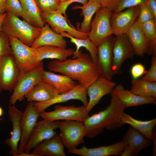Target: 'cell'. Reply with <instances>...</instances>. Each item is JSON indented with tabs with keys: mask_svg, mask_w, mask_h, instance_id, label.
I'll list each match as a JSON object with an SVG mask.
<instances>
[{
	"mask_svg": "<svg viewBox=\"0 0 156 156\" xmlns=\"http://www.w3.org/2000/svg\"><path fill=\"white\" fill-rule=\"evenodd\" d=\"M64 147L59 135L56 134L37 145L31 153L35 156H65Z\"/></svg>",
	"mask_w": 156,
	"mask_h": 156,
	"instance_id": "obj_22",
	"label": "cell"
},
{
	"mask_svg": "<svg viewBox=\"0 0 156 156\" xmlns=\"http://www.w3.org/2000/svg\"><path fill=\"white\" fill-rule=\"evenodd\" d=\"M130 90L137 95L144 97H156V82L149 81L142 78L133 79Z\"/></svg>",
	"mask_w": 156,
	"mask_h": 156,
	"instance_id": "obj_31",
	"label": "cell"
},
{
	"mask_svg": "<svg viewBox=\"0 0 156 156\" xmlns=\"http://www.w3.org/2000/svg\"><path fill=\"white\" fill-rule=\"evenodd\" d=\"M3 111L1 107L0 106V117H1L3 115Z\"/></svg>",
	"mask_w": 156,
	"mask_h": 156,
	"instance_id": "obj_48",
	"label": "cell"
},
{
	"mask_svg": "<svg viewBox=\"0 0 156 156\" xmlns=\"http://www.w3.org/2000/svg\"><path fill=\"white\" fill-rule=\"evenodd\" d=\"M115 36L112 35L104 39L97 46V58L96 64L100 74L112 81L113 48Z\"/></svg>",
	"mask_w": 156,
	"mask_h": 156,
	"instance_id": "obj_8",
	"label": "cell"
},
{
	"mask_svg": "<svg viewBox=\"0 0 156 156\" xmlns=\"http://www.w3.org/2000/svg\"><path fill=\"white\" fill-rule=\"evenodd\" d=\"M6 1V0H0V16L6 13L5 9Z\"/></svg>",
	"mask_w": 156,
	"mask_h": 156,
	"instance_id": "obj_45",
	"label": "cell"
},
{
	"mask_svg": "<svg viewBox=\"0 0 156 156\" xmlns=\"http://www.w3.org/2000/svg\"><path fill=\"white\" fill-rule=\"evenodd\" d=\"M59 94L49 84L41 80L25 96L28 102H41L48 101Z\"/></svg>",
	"mask_w": 156,
	"mask_h": 156,
	"instance_id": "obj_25",
	"label": "cell"
},
{
	"mask_svg": "<svg viewBox=\"0 0 156 156\" xmlns=\"http://www.w3.org/2000/svg\"><path fill=\"white\" fill-rule=\"evenodd\" d=\"M8 112L12 124V131L10 132L11 136L5 140V143L10 148L9 155L17 156L18 144L22 134L21 121L23 112L16 107L15 105H9Z\"/></svg>",
	"mask_w": 156,
	"mask_h": 156,
	"instance_id": "obj_17",
	"label": "cell"
},
{
	"mask_svg": "<svg viewBox=\"0 0 156 156\" xmlns=\"http://www.w3.org/2000/svg\"><path fill=\"white\" fill-rule=\"evenodd\" d=\"M44 70L43 62L36 68L20 73L13 92L9 100L10 105H15L22 101L25 96L42 80Z\"/></svg>",
	"mask_w": 156,
	"mask_h": 156,
	"instance_id": "obj_5",
	"label": "cell"
},
{
	"mask_svg": "<svg viewBox=\"0 0 156 156\" xmlns=\"http://www.w3.org/2000/svg\"><path fill=\"white\" fill-rule=\"evenodd\" d=\"M87 88L78 84L70 90L58 94L48 101L41 102H32L33 106L36 111L40 114L53 105L72 100H79L83 103V105L86 107L88 102L87 99Z\"/></svg>",
	"mask_w": 156,
	"mask_h": 156,
	"instance_id": "obj_14",
	"label": "cell"
},
{
	"mask_svg": "<svg viewBox=\"0 0 156 156\" xmlns=\"http://www.w3.org/2000/svg\"><path fill=\"white\" fill-rule=\"evenodd\" d=\"M145 0H121L113 12H118L129 8L144 3Z\"/></svg>",
	"mask_w": 156,
	"mask_h": 156,
	"instance_id": "obj_38",
	"label": "cell"
},
{
	"mask_svg": "<svg viewBox=\"0 0 156 156\" xmlns=\"http://www.w3.org/2000/svg\"><path fill=\"white\" fill-rule=\"evenodd\" d=\"M59 135L64 146L68 150L75 148L84 142L86 131L83 122L73 120L60 122Z\"/></svg>",
	"mask_w": 156,
	"mask_h": 156,
	"instance_id": "obj_7",
	"label": "cell"
},
{
	"mask_svg": "<svg viewBox=\"0 0 156 156\" xmlns=\"http://www.w3.org/2000/svg\"><path fill=\"white\" fill-rule=\"evenodd\" d=\"M17 156H35L32 153H27L24 151L18 153Z\"/></svg>",
	"mask_w": 156,
	"mask_h": 156,
	"instance_id": "obj_46",
	"label": "cell"
},
{
	"mask_svg": "<svg viewBox=\"0 0 156 156\" xmlns=\"http://www.w3.org/2000/svg\"><path fill=\"white\" fill-rule=\"evenodd\" d=\"M140 9V5L117 12H113L110 24L113 34L116 36L126 33L137 21Z\"/></svg>",
	"mask_w": 156,
	"mask_h": 156,
	"instance_id": "obj_13",
	"label": "cell"
},
{
	"mask_svg": "<svg viewBox=\"0 0 156 156\" xmlns=\"http://www.w3.org/2000/svg\"><path fill=\"white\" fill-rule=\"evenodd\" d=\"M49 71L65 75L88 88L100 75L90 55L81 53L77 57L49 62Z\"/></svg>",
	"mask_w": 156,
	"mask_h": 156,
	"instance_id": "obj_1",
	"label": "cell"
},
{
	"mask_svg": "<svg viewBox=\"0 0 156 156\" xmlns=\"http://www.w3.org/2000/svg\"><path fill=\"white\" fill-rule=\"evenodd\" d=\"M126 108L113 90L109 105L104 110L89 116L83 122L85 136L93 138L102 132L104 129L114 130L124 125L121 117Z\"/></svg>",
	"mask_w": 156,
	"mask_h": 156,
	"instance_id": "obj_2",
	"label": "cell"
},
{
	"mask_svg": "<svg viewBox=\"0 0 156 156\" xmlns=\"http://www.w3.org/2000/svg\"><path fill=\"white\" fill-rule=\"evenodd\" d=\"M40 114L35 109L33 102H29L23 113L21 121L22 134L18 147V154L24 151L28 138Z\"/></svg>",
	"mask_w": 156,
	"mask_h": 156,
	"instance_id": "obj_19",
	"label": "cell"
},
{
	"mask_svg": "<svg viewBox=\"0 0 156 156\" xmlns=\"http://www.w3.org/2000/svg\"><path fill=\"white\" fill-rule=\"evenodd\" d=\"M60 122L44 119L37 122L28 138L24 151L29 153L39 143L57 134L55 130L59 129Z\"/></svg>",
	"mask_w": 156,
	"mask_h": 156,
	"instance_id": "obj_12",
	"label": "cell"
},
{
	"mask_svg": "<svg viewBox=\"0 0 156 156\" xmlns=\"http://www.w3.org/2000/svg\"><path fill=\"white\" fill-rule=\"evenodd\" d=\"M101 7V4L97 0H88L85 5L73 6V10L81 9L83 16V20L78 30L81 32L88 33L90 29L92 18L96 12Z\"/></svg>",
	"mask_w": 156,
	"mask_h": 156,
	"instance_id": "obj_26",
	"label": "cell"
},
{
	"mask_svg": "<svg viewBox=\"0 0 156 156\" xmlns=\"http://www.w3.org/2000/svg\"><path fill=\"white\" fill-rule=\"evenodd\" d=\"M12 54L9 36L4 32L0 31V57Z\"/></svg>",
	"mask_w": 156,
	"mask_h": 156,
	"instance_id": "obj_36",
	"label": "cell"
},
{
	"mask_svg": "<svg viewBox=\"0 0 156 156\" xmlns=\"http://www.w3.org/2000/svg\"><path fill=\"white\" fill-rule=\"evenodd\" d=\"M138 132L137 130L131 126L129 127L121 140L124 143L125 146L131 143Z\"/></svg>",
	"mask_w": 156,
	"mask_h": 156,
	"instance_id": "obj_42",
	"label": "cell"
},
{
	"mask_svg": "<svg viewBox=\"0 0 156 156\" xmlns=\"http://www.w3.org/2000/svg\"><path fill=\"white\" fill-rule=\"evenodd\" d=\"M134 50L135 55L141 57L146 54L151 55L149 42L137 21L126 33Z\"/></svg>",
	"mask_w": 156,
	"mask_h": 156,
	"instance_id": "obj_18",
	"label": "cell"
},
{
	"mask_svg": "<svg viewBox=\"0 0 156 156\" xmlns=\"http://www.w3.org/2000/svg\"><path fill=\"white\" fill-rule=\"evenodd\" d=\"M58 1L60 2H62V1H64L66 0H58Z\"/></svg>",
	"mask_w": 156,
	"mask_h": 156,
	"instance_id": "obj_49",
	"label": "cell"
},
{
	"mask_svg": "<svg viewBox=\"0 0 156 156\" xmlns=\"http://www.w3.org/2000/svg\"><path fill=\"white\" fill-rule=\"evenodd\" d=\"M146 70L145 67L142 64L137 63L133 65L130 69V74L133 79L140 78L145 74Z\"/></svg>",
	"mask_w": 156,
	"mask_h": 156,
	"instance_id": "obj_41",
	"label": "cell"
},
{
	"mask_svg": "<svg viewBox=\"0 0 156 156\" xmlns=\"http://www.w3.org/2000/svg\"><path fill=\"white\" fill-rule=\"evenodd\" d=\"M20 74L12 54L0 57V93L12 91Z\"/></svg>",
	"mask_w": 156,
	"mask_h": 156,
	"instance_id": "obj_9",
	"label": "cell"
},
{
	"mask_svg": "<svg viewBox=\"0 0 156 156\" xmlns=\"http://www.w3.org/2000/svg\"><path fill=\"white\" fill-rule=\"evenodd\" d=\"M5 9L6 12L12 13L18 17H22L27 22V19L19 0H6Z\"/></svg>",
	"mask_w": 156,
	"mask_h": 156,
	"instance_id": "obj_34",
	"label": "cell"
},
{
	"mask_svg": "<svg viewBox=\"0 0 156 156\" xmlns=\"http://www.w3.org/2000/svg\"><path fill=\"white\" fill-rule=\"evenodd\" d=\"M54 109L51 111L42 112L40 116L43 119L51 121L73 120L83 122L89 116V113L84 105L75 107L57 105Z\"/></svg>",
	"mask_w": 156,
	"mask_h": 156,
	"instance_id": "obj_10",
	"label": "cell"
},
{
	"mask_svg": "<svg viewBox=\"0 0 156 156\" xmlns=\"http://www.w3.org/2000/svg\"><path fill=\"white\" fill-rule=\"evenodd\" d=\"M61 34L54 31L47 24L41 28L40 33L31 47L36 49L44 46H51L66 48L67 42Z\"/></svg>",
	"mask_w": 156,
	"mask_h": 156,
	"instance_id": "obj_21",
	"label": "cell"
},
{
	"mask_svg": "<svg viewBox=\"0 0 156 156\" xmlns=\"http://www.w3.org/2000/svg\"><path fill=\"white\" fill-rule=\"evenodd\" d=\"M102 7L106 8L113 12L121 0H97Z\"/></svg>",
	"mask_w": 156,
	"mask_h": 156,
	"instance_id": "obj_43",
	"label": "cell"
},
{
	"mask_svg": "<svg viewBox=\"0 0 156 156\" xmlns=\"http://www.w3.org/2000/svg\"><path fill=\"white\" fill-rule=\"evenodd\" d=\"M41 15L44 22L56 33L64 31L77 38H88V33L81 32L69 24L66 17L56 11L41 12Z\"/></svg>",
	"mask_w": 156,
	"mask_h": 156,
	"instance_id": "obj_15",
	"label": "cell"
},
{
	"mask_svg": "<svg viewBox=\"0 0 156 156\" xmlns=\"http://www.w3.org/2000/svg\"><path fill=\"white\" fill-rule=\"evenodd\" d=\"M123 125L128 124L151 140L154 135L153 129L156 124V119L148 121H142L135 119L124 112L121 117Z\"/></svg>",
	"mask_w": 156,
	"mask_h": 156,
	"instance_id": "obj_28",
	"label": "cell"
},
{
	"mask_svg": "<svg viewBox=\"0 0 156 156\" xmlns=\"http://www.w3.org/2000/svg\"><path fill=\"white\" fill-rule=\"evenodd\" d=\"M42 80L53 86L59 94L68 92L79 84L76 81L65 75L45 70L42 74Z\"/></svg>",
	"mask_w": 156,
	"mask_h": 156,
	"instance_id": "obj_24",
	"label": "cell"
},
{
	"mask_svg": "<svg viewBox=\"0 0 156 156\" xmlns=\"http://www.w3.org/2000/svg\"><path fill=\"white\" fill-rule=\"evenodd\" d=\"M9 36L12 54L20 73L30 70L43 62L38 61L36 49L26 45L16 38Z\"/></svg>",
	"mask_w": 156,
	"mask_h": 156,
	"instance_id": "obj_4",
	"label": "cell"
},
{
	"mask_svg": "<svg viewBox=\"0 0 156 156\" xmlns=\"http://www.w3.org/2000/svg\"><path fill=\"white\" fill-rule=\"evenodd\" d=\"M40 12L57 10L60 4L58 0H35Z\"/></svg>",
	"mask_w": 156,
	"mask_h": 156,
	"instance_id": "obj_35",
	"label": "cell"
},
{
	"mask_svg": "<svg viewBox=\"0 0 156 156\" xmlns=\"http://www.w3.org/2000/svg\"><path fill=\"white\" fill-rule=\"evenodd\" d=\"M88 0H66L60 3L58 7L56 10L59 13L62 14L67 19L69 24L72 25L70 22L66 15V11L68 7L71 4L74 2L81 3L82 5L86 4Z\"/></svg>",
	"mask_w": 156,
	"mask_h": 156,
	"instance_id": "obj_39",
	"label": "cell"
},
{
	"mask_svg": "<svg viewBox=\"0 0 156 156\" xmlns=\"http://www.w3.org/2000/svg\"><path fill=\"white\" fill-rule=\"evenodd\" d=\"M135 53L126 33L115 36L113 48V75L122 73V66L125 61L132 59Z\"/></svg>",
	"mask_w": 156,
	"mask_h": 156,
	"instance_id": "obj_11",
	"label": "cell"
},
{
	"mask_svg": "<svg viewBox=\"0 0 156 156\" xmlns=\"http://www.w3.org/2000/svg\"><path fill=\"white\" fill-rule=\"evenodd\" d=\"M38 60L41 62L46 59L60 60H65L73 54L75 50L72 48H62L51 46H44L36 49Z\"/></svg>",
	"mask_w": 156,
	"mask_h": 156,
	"instance_id": "obj_27",
	"label": "cell"
},
{
	"mask_svg": "<svg viewBox=\"0 0 156 156\" xmlns=\"http://www.w3.org/2000/svg\"><path fill=\"white\" fill-rule=\"evenodd\" d=\"M6 14V13L0 16V31H1L3 23Z\"/></svg>",
	"mask_w": 156,
	"mask_h": 156,
	"instance_id": "obj_47",
	"label": "cell"
},
{
	"mask_svg": "<svg viewBox=\"0 0 156 156\" xmlns=\"http://www.w3.org/2000/svg\"><path fill=\"white\" fill-rule=\"evenodd\" d=\"M142 78L149 81L156 82V56H153L150 67Z\"/></svg>",
	"mask_w": 156,
	"mask_h": 156,
	"instance_id": "obj_40",
	"label": "cell"
},
{
	"mask_svg": "<svg viewBox=\"0 0 156 156\" xmlns=\"http://www.w3.org/2000/svg\"><path fill=\"white\" fill-rule=\"evenodd\" d=\"M112 12L102 7L96 12L92 20L88 37L96 47L104 39L113 34L110 24Z\"/></svg>",
	"mask_w": 156,
	"mask_h": 156,
	"instance_id": "obj_6",
	"label": "cell"
},
{
	"mask_svg": "<svg viewBox=\"0 0 156 156\" xmlns=\"http://www.w3.org/2000/svg\"><path fill=\"white\" fill-rule=\"evenodd\" d=\"M41 28L34 27L10 12H7L1 31L9 36L16 38L26 45L31 47L40 34Z\"/></svg>",
	"mask_w": 156,
	"mask_h": 156,
	"instance_id": "obj_3",
	"label": "cell"
},
{
	"mask_svg": "<svg viewBox=\"0 0 156 156\" xmlns=\"http://www.w3.org/2000/svg\"><path fill=\"white\" fill-rule=\"evenodd\" d=\"M116 85V82L100 75L87 89L89 100L86 108L88 112H90L103 96L111 93Z\"/></svg>",
	"mask_w": 156,
	"mask_h": 156,
	"instance_id": "obj_16",
	"label": "cell"
},
{
	"mask_svg": "<svg viewBox=\"0 0 156 156\" xmlns=\"http://www.w3.org/2000/svg\"><path fill=\"white\" fill-rule=\"evenodd\" d=\"M142 31L149 42L151 55L156 56V19H153L147 22L140 24Z\"/></svg>",
	"mask_w": 156,
	"mask_h": 156,
	"instance_id": "obj_32",
	"label": "cell"
},
{
	"mask_svg": "<svg viewBox=\"0 0 156 156\" xmlns=\"http://www.w3.org/2000/svg\"><path fill=\"white\" fill-rule=\"evenodd\" d=\"M113 92L126 108L146 104H156V97L137 95L125 89L121 84L116 85Z\"/></svg>",
	"mask_w": 156,
	"mask_h": 156,
	"instance_id": "obj_23",
	"label": "cell"
},
{
	"mask_svg": "<svg viewBox=\"0 0 156 156\" xmlns=\"http://www.w3.org/2000/svg\"><path fill=\"white\" fill-rule=\"evenodd\" d=\"M144 3L152 12L156 19V0H145Z\"/></svg>",
	"mask_w": 156,
	"mask_h": 156,
	"instance_id": "obj_44",
	"label": "cell"
},
{
	"mask_svg": "<svg viewBox=\"0 0 156 156\" xmlns=\"http://www.w3.org/2000/svg\"><path fill=\"white\" fill-rule=\"evenodd\" d=\"M151 143L150 140L138 131L131 143L128 145L133 149L132 156L138 154L142 149L149 146Z\"/></svg>",
	"mask_w": 156,
	"mask_h": 156,
	"instance_id": "obj_33",
	"label": "cell"
},
{
	"mask_svg": "<svg viewBox=\"0 0 156 156\" xmlns=\"http://www.w3.org/2000/svg\"><path fill=\"white\" fill-rule=\"evenodd\" d=\"M125 145L121 141L111 145L99 147L88 148L83 146L80 148H75L68 151L69 153L81 156H118L120 155Z\"/></svg>",
	"mask_w": 156,
	"mask_h": 156,
	"instance_id": "obj_20",
	"label": "cell"
},
{
	"mask_svg": "<svg viewBox=\"0 0 156 156\" xmlns=\"http://www.w3.org/2000/svg\"><path fill=\"white\" fill-rule=\"evenodd\" d=\"M153 19H156L152 12L147 6L144 3L141 4L137 21L142 24Z\"/></svg>",
	"mask_w": 156,
	"mask_h": 156,
	"instance_id": "obj_37",
	"label": "cell"
},
{
	"mask_svg": "<svg viewBox=\"0 0 156 156\" xmlns=\"http://www.w3.org/2000/svg\"><path fill=\"white\" fill-rule=\"evenodd\" d=\"M26 16L27 22L33 26L42 27L46 24L35 0H19Z\"/></svg>",
	"mask_w": 156,
	"mask_h": 156,
	"instance_id": "obj_29",
	"label": "cell"
},
{
	"mask_svg": "<svg viewBox=\"0 0 156 156\" xmlns=\"http://www.w3.org/2000/svg\"><path fill=\"white\" fill-rule=\"evenodd\" d=\"M64 37L69 38L71 42L75 46L76 49L73 55L72 58L78 57L81 53L79 51L81 47H84L89 53L90 55L93 62L96 64L97 58V47L89 39H80L75 37L64 31L59 33Z\"/></svg>",
	"mask_w": 156,
	"mask_h": 156,
	"instance_id": "obj_30",
	"label": "cell"
}]
</instances>
